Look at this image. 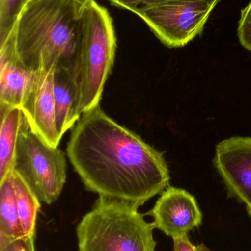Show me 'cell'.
Returning a JSON list of instances; mask_svg holds the SVG:
<instances>
[{
    "label": "cell",
    "mask_w": 251,
    "mask_h": 251,
    "mask_svg": "<svg viewBox=\"0 0 251 251\" xmlns=\"http://www.w3.org/2000/svg\"><path fill=\"white\" fill-rule=\"evenodd\" d=\"M66 153L85 188L99 197L139 208L169 186L163 154L100 105L81 115Z\"/></svg>",
    "instance_id": "obj_1"
},
{
    "label": "cell",
    "mask_w": 251,
    "mask_h": 251,
    "mask_svg": "<svg viewBox=\"0 0 251 251\" xmlns=\"http://www.w3.org/2000/svg\"><path fill=\"white\" fill-rule=\"evenodd\" d=\"M82 7L75 0H28L4 44L33 72L78 65Z\"/></svg>",
    "instance_id": "obj_2"
},
{
    "label": "cell",
    "mask_w": 251,
    "mask_h": 251,
    "mask_svg": "<svg viewBox=\"0 0 251 251\" xmlns=\"http://www.w3.org/2000/svg\"><path fill=\"white\" fill-rule=\"evenodd\" d=\"M154 229L138 206L99 197L77 226L78 251H155Z\"/></svg>",
    "instance_id": "obj_3"
},
{
    "label": "cell",
    "mask_w": 251,
    "mask_h": 251,
    "mask_svg": "<svg viewBox=\"0 0 251 251\" xmlns=\"http://www.w3.org/2000/svg\"><path fill=\"white\" fill-rule=\"evenodd\" d=\"M117 40L113 19L95 0L83 6L78 49L80 114L100 105L106 81L112 72Z\"/></svg>",
    "instance_id": "obj_4"
},
{
    "label": "cell",
    "mask_w": 251,
    "mask_h": 251,
    "mask_svg": "<svg viewBox=\"0 0 251 251\" xmlns=\"http://www.w3.org/2000/svg\"><path fill=\"white\" fill-rule=\"evenodd\" d=\"M13 171L41 202L48 205L59 199L66 181L64 152L43 141L31 130L25 117L19 131Z\"/></svg>",
    "instance_id": "obj_5"
},
{
    "label": "cell",
    "mask_w": 251,
    "mask_h": 251,
    "mask_svg": "<svg viewBox=\"0 0 251 251\" xmlns=\"http://www.w3.org/2000/svg\"><path fill=\"white\" fill-rule=\"evenodd\" d=\"M220 0H169L137 7L131 12L142 19L169 48L187 45L203 32Z\"/></svg>",
    "instance_id": "obj_6"
},
{
    "label": "cell",
    "mask_w": 251,
    "mask_h": 251,
    "mask_svg": "<svg viewBox=\"0 0 251 251\" xmlns=\"http://www.w3.org/2000/svg\"><path fill=\"white\" fill-rule=\"evenodd\" d=\"M55 69L35 71L33 80L21 110L35 134L49 146L58 147L61 138L56 122L53 94Z\"/></svg>",
    "instance_id": "obj_7"
},
{
    "label": "cell",
    "mask_w": 251,
    "mask_h": 251,
    "mask_svg": "<svg viewBox=\"0 0 251 251\" xmlns=\"http://www.w3.org/2000/svg\"><path fill=\"white\" fill-rule=\"evenodd\" d=\"M155 228L172 239L188 235L201 225L203 215L193 195L184 189L169 187L147 213Z\"/></svg>",
    "instance_id": "obj_8"
},
{
    "label": "cell",
    "mask_w": 251,
    "mask_h": 251,
    "mask_svg": "<svg viewBox=\"0 0 251 251\" xmlns=\"http://www.w3.org/2000/svg\"><path fill=\"white\" fill-rule=\"evenodd\" d=\"M214 163L230 194L251 208V137L223 140L216 146Z\"/></svg>",
    "instance_id": "obj_9"
},
{
    "label": "cell",
    "mask_w": 251,
    "mask_h": 251,
    "mask_svg": "<svg viewBox=\"0 0 251 251\" xmlns=\"http://www.w3.org/2000/svg\"><path fill=\"white\" fill-rule=\"evenodd\" d=\"M56 122L60 138L73 128L81 115L78 110L79 79L78 65L58 66L53 76Z\"/></svg>",
    "instance_id": "obj_10"
},
{
    "label": "cell",
    "mask_w": 251,
    "mask_h": 251,
    "mask_svg": "<svg viewBox=\"0 0 251 251\" xmlns=\"http://www.w3.org/2000/svg\"><path fill=\"white\" fill-rule=\"evenodd\" d=\"M35 72L15 57L8 44L0 47V105L21 109Z\"/></svg>",
    "instance_id": "obj_11"
},
{
    "label": "cell",
    "mask_w": 251,
    "mask_h": 251,
    "mask_svg": "<svg viewBox=\"0 0 251 251\" xmlns=\"http://www.w3.org/2000/svg\"><path fill=\"white\" fill-rule=\"evenodd\" d=\"M0 128V183L11 176L16 146L25 115L19 107L1 106Z\"/></svg>",
    "instance_id": "obj_12"
},
{
    "label": "cell",
    "mask_w": 251,
    "mask_h": 251,
    "mask_svg": "<svg viewBox=\"0 0 251 251\" xmlns=\"http://www.w3.org/2000/svg\"><path fill=\"white\" fill-rule=\"evenodd\" d=\"M24 237L11 176L0 183V247Z\"/></svg>",
    "instance_id": "obj_13"
},
{
    "label": "cell",
    "mask_w": 251,
    "mask_h": 251,
    "mask_svg": "<svg viewBox=\"0 0 251 251\" xmlns=\"http://www.w3.org/2000/svg\"><path fill=\"white\" fill-rule=\"evenodd\" d=\"M11 179L23 235L35 237L37 216L41 209V201L16 171H13Z\"/></svg>",
    "instance_id": "obj_14"
},
{
    "label": "cell",
    "mask_w": 251,
    "mask_h": 251,
    "mask_svg": "<svg viewBox=\"0 0 251 251\" xmlns=\"http://www.w3.org/2000/svg\"><path fill=\"white\" fill-rule=\"evenodd\" d=\"M28 0H0V46L8 41L16 19Z\"/></svg>",
    "instance_id": "obj_15"
},
{
    "label": "cell",
    "mask_w": 251,
    "mask_h": 251,
    "mask_svg": "<svg viewBox=\"0 0 251 251\" xmlns=\"http://www.w3.org/2000/svg\"><path fill=\"white\" fill-rule=\"evenodd\" d=\"M237 34L240 44L251 51V1L242 10Z\"/></svg>",
    "instance_id": "obj_16"
},
{
    "label": "cell",
    "mask_w": 251,
    "mask_h": 251,
    "mask_svg": "<svg viewBox=\"0 0 251 251\" xmlns=\"http://www.w3.org/2000/svg\"><path fill=\"white\" fill-rule=\"evenodd\" d=\"M0 251H35V237H19L0 247Z\"/></svg>",
    "instance_id": "obj_17"
},
{
    "label": "cell",
    "mask_w": 251,
    "mask_h": 251,
    "mask_svg": "<svg viewBox=\"0 0 251 251\" xmlns=\"http://www.w3.org/2000/svg\"><path fill=\"white\" fill-rule=\"evenodd\" d=\"M173 240V251H210V249L203 244L195 245L190 241L188 235L180 236Z\"/></svg>",
    "instance_id": "obj_18"
},
{
    "label": "cell",
    "mask_w": 251,
    "mask_h": 251,
    "mask_svg": "<svg viewBox=\"0 0 251 251\" xmlns=\"http://www.w3.org/2000/svg\"><path fill=\"white\" fill-rule=\"evenodd\" d=\"M112 5L119 8L125 9L131 12L137 7L151 5V4H159L169 0H107Z\"/></svg>",
    "instance_id": "obj_19"
},
{
    "label": "cell",
    "mask_w": 251,
    "mask_h": 251,
    "mask_svg": "<svg viewBox=\"0 0 251 251\" xmlns=\"http://www.w3.org/2000/svg\"><path fill=\"white\" fill-rule=\"evenodd\" d=\"M75 1L79 3L80 4H81V5L84 6L85 5L86 3H88L90 0H75Z\"/></svg>",
    "instance_id": "obj_20"
},
{
    "label": "cell",
    "mask_w": 251,
    "mask_h": 251,
    "mask_svg": "<svg viewBox=\"0 0 251 251\" xmlns=\"http://www.w3.org/2000/svg\"><path fill=\"white\" fill-rule=\"evenodd\" d=\"M248 212H249V215H250L251 218V208H249V209H247Z\"/></svg>",
    "instance_id": "obj_21"
}]
</instances>
